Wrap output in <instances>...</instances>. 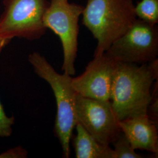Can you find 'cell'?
I'll return each mask as SVG.
<instances>
[{"label":"cell","mask_w":158,"mask_h":158,"mask_svg":"<svg viewBox=\"0 0 158 158\" xmlns=\"http://www.w3.org/2000/svg\"><path fill=\"white\" fill-rule=\"evenodd\" d=\"M75 128L73 145L76 158H114L113 149L97 141L79 123Z\"/></svg>","instance_id":"obj_10"},{"label":"cell","mask_w":158,"mask_h":158,"mask_svg":"<svg viewBox=\"0 0 158 158\" xmlns=\"http://www.w3.org/2000/svg\"><path fill=\"white\" fill-rule=\"evenodd\" d=\"M119 124L135 150H145L158 155V125L147 114L119 121Z\"/></svg>","instance_id":"obj_9"},{"label":"cell","mask_w":158,"mask_h":158,"mask_svg":"<svg viewBox=\"0 0 158 158\" xmlns=\"http://www.w3.org/2000/svg\"><path fill=\"white\" fill-rule=\"evenodd\" d=\"M158 80L153 87L152 93V99L148 108L147 114L149 117L158 125Z\"/></svg>","instance_id":"obj_14"},{"label":"cell","mask_w":158,"mask_h":158,"mask_svg":"<svg viewBox=\"0 0 158 158\" xmlns=\"http://www.w3.org/2000/svg\"><path fill=\"white\" fill-rule=\"evenodd\" d=\"M117 62L105 53L94 56L84 72L72 77V85L80 96L100 100H110L113 77Z\"/></svg>","instance_id":"obj_8"},{"label":"cell","mask_w":158,"mask_h":158,"mask_svg":"<svg viewBox=\"0 0 158 158\" xmlns=\"http://www.w3.org/2000/svg\"><path fill=\"white\" fill-rule=\"evenodd\" d=\"M4 10L0 16V36L29 40L45 34L44 16L49 4L47 0H4Z\"/></svg>","instance_id":"obj_4"},{"label":"cell","mask_w":158,"mask_h":158,"mask_svg":"<svg viewBox=\"0 0 158 158\" xmlns=\"http://www.w3.org/2000/svg\"><path fill=\"white\" fill-rule=\"evenodd\" d=\"M136 17L151 24L158 23V0H141L135 6Z\"/></svg>","instance_id":"obj_11"},{"label":"cell","mask_w":158,"mask_h":158,"mask_svg":"<svg viewBox=\"0 0 158 158\" xmlns=\"http://www.w3.org/2000/svg\"><path fill=\"white\" fill-rule=\"evenodd\" d=\"M118 62L143 64L158 59V27L136 19L129 29L105 52Z\"/></svg>","instance_id":"obj_6"},{"label":"cell","mask_w":158,"mask_h":158,"mask_svg":"<svg viewBox=\"0 0 158 158\" xmlns=\"http://www.w3.org/2000/svg\"><path fill=\"white\" fill-rule=\"evenodd\" d=\"M4 48L0 47V53ZM14 116L8 117L6 115L4 107L0 102V137H9L12 133V125L14 124Z\"/></svg>","instance_id":"obj_13"},{"label":"cell","mask_w":158,"mask_h":158,"mask_svg":"<svg viewBox=\"0 0 158 158\" xmlns=\"http://www.w3.org/2000/svg\"><path fill=\"white\" fill-rule=\"evenodd\" d=\"M114 146V158H141V155L136 152L124 133L121 131L112 143Z\"/></svg>","instance_id":"obj_12"},{"label":"cell","mask_w":158,"mask_h":158,"mask_svg":"<svg viewBox=\"0 0 158 158\" xmlns=\"http://www.w3.org/2000/svg\"><path fill=\"white\" fill-rule=\"evenodd\" d=\"M84 6L68 0H51L44 16V23L57 35L62 43V70L70 76L76 73L74 63L78 50L79 18Z\"/></svg>","instance_id":"obj_5"},{"label":"cell","mask_w":158,"mask_h":158,"mask_svg":"<svg viewBox=\"0 0 158 158\" xmlns=\"http://www.w3.org/2000/svg\"><path fill=\"white\" fill-rule=\"evenodd\" d=\"M158 76V59L140 65L117 62L110 102L119 121L147 114Z\"/></svg>","instance_id":"obj_1"},{"label":"cell","mask_w":158,"mask_h":158,"mask_svg":"<svg viewBox=\"0 0 158 158\" xmlns=\"http://www.w3.org/2000/svg\"><path fill=\"white\" fill-rule=\"evenodd\" d=\"M11 40H5L0 36V47L4 48L8 44L10 43Z\"/></svg>","instance_id":"obj_15"},{"label":"cell","mask_w":158,"mask_h":158,"mask_svg":"<svg viewBox=\"0 0 158 158\" xmlns=\"http://www.w3.org/2000/svg\"><path fill=\"white\" fill-rule=\"evenodd\" d=\"M28 60L35 72L50 85L56 98L57 113L55 133L60 143L63 155L69 158L70 142L77 123L76 114L77 93L72 85V76L57 73L45 57L38 52L29 55Z\"/></svg>","instance_id":"obj_3"},{"label":"cell","mask_w":158,"mask_h":158,"mask_svg":"<svg viewBox=\"0 0 158 158\" xmlns=\"http://www.w3.org/2000/svg\"><path fill=\"white\" fill-rule=\"evenodd\" d=\"M82 23L97 40L94 56L103 54L137 18L132 0H88Z\"/></svg>","instance_id":"obj_2"},{"label":"cell","mask_w":158,"mask_h":158,"mask_svg":"<svg viewBox=\"0 0 158 158\" xmlns=\"http://www.w3.org/2000/svg\"><path fill=\"white\" fill-rule=\"evenodd\" d=\"M77 123L104 145L110 146L121 131L110 100H100L76 94Z\"/></svg>","instance_id":"obj_7"}]
</instances>
